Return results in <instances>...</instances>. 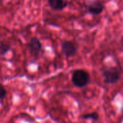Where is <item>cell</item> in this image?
<instances>
[{"label":"cell","instance_id":"obj_6","mask_svg":"<svg viewBox=\"0 0 123 123\" xmlns=\"http://www.w3.org/2000/svg\"><path fill=\"white\" fill-rule=\"evenodd\" d=\"M68 0H49L50 7L56 11L64 10L68 6Z\"/></svg>","mask_w":123,"mask_h":123},{"label":"cell","instance_id":"obj_9","mask_svg":"<svg viewBox=\"0 0 123 123\" xmlns=\"http://www.w3.org/2000/svg\"><path fill=\"white\" fill-rule=\"evenodd\" d=\"M6 90L5 88V87L0 84V99H2L3 98H5V96H6Z\"/></svg>","mask_w":123,"mask_h":123},{"label":"cell","instance_id":"obj_3","mask_svg":"<svg viewBox=\"0 0 123 123\" xmlns=\"http://www.w3.org/2000/svg\"><path fill=\"white\" fill-rule=\"evenodd\" d=\"M62 51L67 57H72L77 54V46L72 41H65L62 44Z\"/></svg>","mask_w":123,"mask_h":123},{"label":"cell","instance_id":"obj_5","mask_svg":"<svg viewBox=\"0 0 123 123\" xmlns=\"http://www.w3.org/2000/svg\"><path fill=\"white\" fill-rule=\"evenodd\" d=\"M28 47H29L31 54L34 57H37L39 55V54L42 49L41 43L40 40L36 37L32 38L30 40V42L28 43Z\"/></svg>","mask_w":123,"mask_h":123},{"label":"cell","instance_id":"obj_10","mask_svg":"<svg viewBox=\"0 0 123 123\" xmlns=\"http://www.w3.org/2000/svg\"><path fill=\"white\" fill-rule=\"evenodd\" d=\"M122 114H123V109H122Z\"/></svg>","mask_w":123,"mask_h":123},{"label":"cell","instance_id":"obj_1","mask_svg":"<svg viewBox=\"0 0 123 123\" xmlns=\"http://www.w3.org/2000/svg\"><path fill=\"white\" fill-rule=\"evenodd\" d=\"M90 80L89 73L81 69L76 70L72 75V82L78 88H83L87 86Z\"/></svg>","mask_w":123,"mask_h":123},{"label":"cell","instance_id":"obj_8","mask_svg":"<svg viewBox=\"0 0 123 123\" xmlns=\"http://www.w3.org/2000/svg\"><path fill=\"white\" fill-rule=\"evenodd\" d=\"M10 49V46L9 44H7V43H1L0 44V54H5L6 52H7Z\"/></svg>","mask_w":123,"mask_h":123},{"label":"cell","instance_id":"obj_2","mask_svg":"<svg viewBox=\"0 0 123 123\" xmlns=\"http://www.w3.org/2000/svg\"><path fill=\"white\" fill-rule=\"evenodd\" d=\"M121 74L115 67H109L103 70L104 81L106 84H116L120 80Z\"/></svg>","mask_w":123,"mask_h":123},{"label":"cell","instance_id":"obj_7","mask_svg":"<svg viewBox=\"0 0 123 123\" xmlns=\"http://www.w3.org/2000/svg\"><path fill=\"white\" fill-rule=\"evenodd\" d=\"M98 117H99V116L97 112H91V113H88V114H85L82 116L83 119H91L94 121H98Z\"/></svg>","mask_w":123,"mask_h":123},{"label":"cell","instance_id":"obj_4","mask_svg":"<svg viewBox=\"0 0 123 123\" xmlns=\"http://www.w3.org/2000/svg\"><path fill=\"white\" fill-rule=\"evenodd\" d=\"M87 12L89 14L93 15H98L101 14L104 10V5L99 0H96L86 6Z\"/></svg>","mask_w":123,"mask_h":123}]
</instances>
